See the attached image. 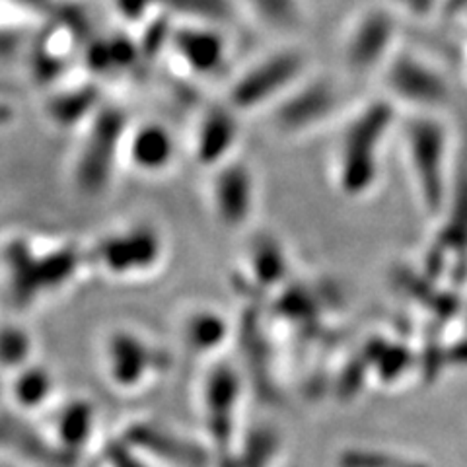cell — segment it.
<instances>
[{
	"label": "cell",
	"mask_w": 467,
	"mask_h": 467,
	"mask_svg": "<svg viewBox=\"0 0 467 467\" xmlns=\"http://www.w3.org/2000/svg\"><path fill=\"white\" fill-rule=\"evenodd\" d=\"M401 111L382 94L364 99L341 117L331 146V182L348 201L370 197L382 178V158L396 137Z\"/></svg>",
	"instance_id": "obj_1"
},
{
	"label": "cell",
	"mask_w": 467,
	"mask_h": 467,
	"mask_svg": "<svg viewBox=\"0 0 467 467\" xmlns=\"http://www.w3.org/2000/svg\"><path fill=\"white\" fill-rule=\"evenodd\" d=\"M396 139L419 209L429 221L438 223L446 211L456 170L451 129L441 113H401Z\"/></svg>",
	"instance_id": "obj_2"
},
{
	"label": "cell",
	"mask_w": 467,
	"mask_h": 467,
	"mask_svg": "<svg viewBox=\"0 0 467 467\" xmlns=\"http://www.w3.org/2000/svg\"><path fill=\"white\" fill-rule=\"evenodd\" d=\"M382 96L401 113H441L451 99V84L425 55L398 47L379 70Z\"/></svg>",
	"instance_id": "obj_3"
},
{
	"label": "cell",
	"mask_w": 467,
	"mask_h": 467,
	"mask_svg": "<svg viewBox=\"0 0 467 467\" xmlns=\"http://www.w3.org/2000/svg\"><path fill=\"white\" fill-rule=\"evenodd\" d=\"M310 72V58L302 49L292 46L275 49L232 80L228 106L238 113L271 109Z\"/></svg>",
	"instance_id": "obj_4"
},
{
	"label": "cell",
	"mask_w": 467,
	"mask_h": 467,
	"mask_svg": "<svg viewBox=\"0 0 467 467\" xmlns=\"http://www.w3.org/2000/svg\"><path fill=\"white\" fill-rule=\"evenodd\" d=\"M343 96L335 80L310 75L269 109L271 127L285 139H302L339 119Z\"/></svg>",
	"instance_id": "obj_5"
},
{
	"label": "cell",
	"mask_w": 467,
	"mask_h": 467,
	"mask_svg": "<svg viewBox=\"0 0 467 467\" xmlns=\"http://www.w3.org/2000/svg\"><path fill=\"white\" fill-rule=\"evenodd\" d=\"M398 47L400 24L396 14L386 6H368L347 24L341 39V58L350 75H379Z\"/></svg>",
	"instance_id": "obj_6"
},
{
	"label": "cell",
	"mask_w": 467,
	"mask_h": 467,
	"mask_svg": "<svg viewBox=\"0 0 467 467\" xmlns=\"http://www.w3.org/2000/svg\"><path fill=\"white\" fill-rule=\"evenodd\" d=\"M255 178L244 162H224L216 168L211 201L218 221L228 228H242L255 211Z\"/></svg>",
	"instance_id": "obj_7"
},
{
	"label": "cell",
	"mask_w": 467,
	"mask_h": 467,
	"mask_svg": "<svg viewBox=\"0 0 467 467\" xmlns=\"http://www.w3.org/2000/svg\"><path fill=\"white\" fill-rule=\"evenodd\" d=\"M175 53L195 75L213 77L221 72L230 58V41L223 26L189 22L173 39Z\"/></svg>",
	"instance_id": "obj_8"
},
{
	"label": "cell",
	"mask_w": 467,
	"mask_h": 467,
	"mask_svg": "<svg viewBox=\"0 0 467 467\" xmlns=\"http://www.w3.org/2000/svg\"><path fill=\"white\" fill-rule=\"evenodd\" d=\"M238 111L226 108L213 109L199 125L197 133V158L211 166L228 162V154L238 142Z\"/></svg>",
	"instance_id": "obj_9"
},
{
	"label": "cell",
	"mask_w": 467,
	"mask_h": 467,
	"mask_svg": "<svg viewBox=\"0 0 467 467\" xmlns=\"http://www.w3.org/2000/svg\"><path fill=\"white\" fill-rule=\"evenodd\" d=\"M236 5L255 22L276 34L296 32L306 22L302 0H236Z\"/></svg>",
	"instance_id": "obj_10"
},
{
	"label": "cell",
	"mask_w": 467,
	"mask_h": 467,
	"mask_svg": "<svg viewBox=\"0 0 467 467\" xmlns=\"http://www.w3.org/2000/svg\"><path fill=\"white\" fill-rule=\"evenodd\" d=\"M130 160L144 171H158L173 160V142L160 127L139 129L130 140Z\"/></svg>",
	"instance_id": "obj_11"
},
{
	"label": "cell",
	"mask_w": 467,
	"mask_h": 467,
	"mask_svg": "<svg viewBox=\"0 0 467 467\" xmlns=\"http://www.w3.org/2000/svg\"><path fill=\"white\" fill-rule=\"evenodd\" d=\"M226 321L209 310L197 312L185 319V341L195 350H211L221 347L226 337Z\"/></svg>",
	"instance_id": "obj_12"
},
{
	"label": "cell",
	"mask_w": 467,
	"mask_h": 467,
	"mask_svg": "<svg viewBox=\"0 0 467 467\" xmlns=\"http://www.w3.org/2000/svg\"><path fill=\"white\" fill-rule=\"evenodd\" d=\"M168 3L171 8L185 14L189 22L224 26L228 24L234 14L240 12L236 0H160Z\"/></svg>",
	"instance_id": "obj_13"
},
{
	"label": "cell",
	"mask_w": 467,
	"mask_h": 467,
	"mask_svg": "<svg viewBox=\"0 0 467 467\" xmlns=\"http://www.w3.org/2000/svg\"><path fill=\"white\" fill-rule=\"evenodd\" d=\"M158 3L160 0H115V6L123 14V18H140Z\"/></svg>",
	"instance_id": "obj_14"
},
{
	"label": "cell",
	"mask_w": 467,
	"mask_h": 467,
	"mask_svg": "<svg viewBox=\"0 0 467 467\" xmlns=\"http://www.w3.org/2000/svg\"><path fill=\"white\" fill-rule=\"evenodd\" d=\"M465 77H467V55H465Z\"/></svg>",
	"instance_id": "obj_15"
}]
</instances>
